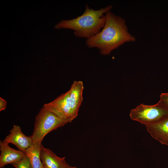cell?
I'll return each mask as SVG.
<instances>
[{"label":"cell","instance_id":"cell-9","mask_svg":"<svg viewBox=\"0 0 168 168\" xmlns=\"http://www.w3.org/2000/svg\"><path fill=\"white\" fill-rule=\"evenodd\" d=\"M83 82L75 81L69 89L70 102L72 119L73 120L78 115L80 107L83 100Z\"/></svg>","mask_w":168,"mask_h":168},{"label":"cell","instance_id":"cell-5","mask_svg":"<svg viewBox=\"0 0 168 168\" xmlns=\"http://www.w3.org/2000/svg\"><path fill=\"white\" fill-rule=\"evenodd\" d=\"M43 106L68 123L73 120L71 111L69 91L62 94L54 100L44 104Z\"/></svg>","mask_w":168,"mask_h":168},{"label":"cell","instance_id":"cell-2","mask_svg":"<svg viewBox=\"0 0 168 168\" xmlns=\"http://www.w3.org/2000/svg\"><path fill=\"white\" fill-rule=\"evenodd\" d=\"M112 7L109 5L96 10L86 4L82 15L71 20H62L55 26L54 28L70 29L73 30L76 37L88 39L99 33L103 28L106 22V14Z\"/></svg>","mask_w":168,"mask_h":168},{"label":"cell","instance_id":"cell-14","mask_svg":"<svg viewBox=\"0 0 168 168\" xmlns=\"http://www.w3.org/2000/svg\"><path fill=\"white\" fill-rule=\"evenodd\" d=\"M7 101L1 97H0V111L4 110L7 106Z\"/></svg>","mask_w":168,"mask_h":168},{"label":"cell","instance_id":"cell-8","mask_svg":"<svg viewBox=\"0 0 168 168\" xmlns=\"http://www.w3.org/2000/svg\"><path fill=\"white\" fill-rule=\"evenodd\" d=\"M145 126L153 138L168 146V116L156 123Z\"/></svg>","mask_w":168,"mask_h":168},{"label":"cell","instance_id":"cell-1","mask_svg":"<svg viewBox=\"0 0 168 168\" xmlns=\"http://www.w3.org/2000/svg\"><path fill=\"white\" fill-rule=\"evenodd\" d=\"M106 22L101 30L86 41L88 47L98 49L103 55H109L126 43L136 40L135 37L129 32L124 18L110 11L106 13Z\"/></svg>","mask_w":168,"mask_h":168},{"label":"cell","instance_id":"cell-7","mask_svg":"<svg viewBox=\"0 0 168 168\" xmlns=\"http://www.w3.org/2000/svg\"><path fill=\"white\" fill-rule=\"evenodd\" d=\"M0 167L8 164H12L20 161L26 156V153L10 147L8 144L0 141Z\"/></svg>","mask_w":168,"mask_h":168},{"label":"cell","instance_id":"cell-4","mask_svg":"<svg viewBox=\"0 0 168 168\" xmlns=\"http://www.w3.org/2000/svg\"><path fill=\"white\" fill-rule=\"evenodd\" d=\"M132 120L145 125L156 123L168 116V110L158 102L152 105L141 104L132 109L129 114Z\"/></svg>","mask_w":168,"mask_h":168},{"label":"cell","instance_id":"cell-15","mask_svg":"<svg viewBox=\"0 0 168 168\" xmlns=\"http://www.w3.org/2000/svg\"><path fill=\"white\" fill-rule=\"evenodd\" d=\"M65 168H77L76 166H71L68 164Z\"/></svg>","mask_w":168,"mask_h":168},{"label":"cell","instance_id":"cell-6","mask_svg":"<svg viewBox=\"0 0 168 168\" xmlns=\"http://www.w3.org/2000/svg\"><path fill=\"white\" fill-rule=\"evenodd\" d=\"M3 141L7 144L11 143L16 146L19 150L25 152L33 144L31 136L25 135L22 132L20 126L14 125Z\"/></svg>","mask_w":168,"mask_h":168},{"label":"cell","instance_id":"cell-13","mask_svg":"<svg viewBox=\"0 0 168 168\" xmlns=\"http://www.w3.org/2000/svg\"><path fill=\"white\" fill-rule=\"evenodd\" d=\"M158 102L168 110V92L162 93Z\"/></svg>","mask_w":168,"mask_h":168},{"label":"cell","instance_id":"cell-10","mask_svg":"<svg viewBox=\"0 0 168 168\" xmlns=\"http://www.w3.org/2000/svg\"><path fill=\"white\" fill-rule=\"evenodd\" d=\"M40 158L46 168H65L68 165L65 161V157H59L49 149L44 147L42 144Z\"/></svg>","mask_w":168,"mask_h":168},{"label":"cell","instance_id":"cell-12","mask_svg":"<svg viewBox=\"0 0 168 168\" xmlns=\"http://www.w3.org/2000/svg\"><path fill=\"white\" fill-rule=\"evenodd\" d=\"M12 165L15 168H31L29 159L26 156L18 162Z\"/></svg>","mask_w":168,"mask_h":168},{"label":"cell","instance_id":"cell-11","mask_svg":"<svg viewBox=\"0 0 168 168\" xmlns=\"http://www.w3.org/2000/svg\"><path fill=\"white\" fill-rule=\"evenodd\" d=\"M41 143H33L25 153L29 159L31 168H42L40 158Z\"/></svg>","mask_w":168,"mask_h":168},{"label":"cell","instance_id":"cell-16","mask_svg":"<svg viewBox=\"0 0 168 168\" xmlns=\"http://www.w3.org/2000/svg\"><path fill=\"white\" fill-rule=\"evenodd\" d=\"M42 168H46L43 165Z\"/></svg>","mask_w":168,"mask_h":168},{"label":"cell","instance_id":"cell-3","mask_svg":"<svg viewBox=\"0 0 168 168\" xmlns=\"http://www.w3.org/2000/svg\"><path fill=\"white\" fill-rule=\"evenodd\" d=\"M68 123L43 106L35 117L34 130L30 136L33 143H41L48 133Z\"/></svg>","mask_w":168,"mask_h":168}]
</instances>
